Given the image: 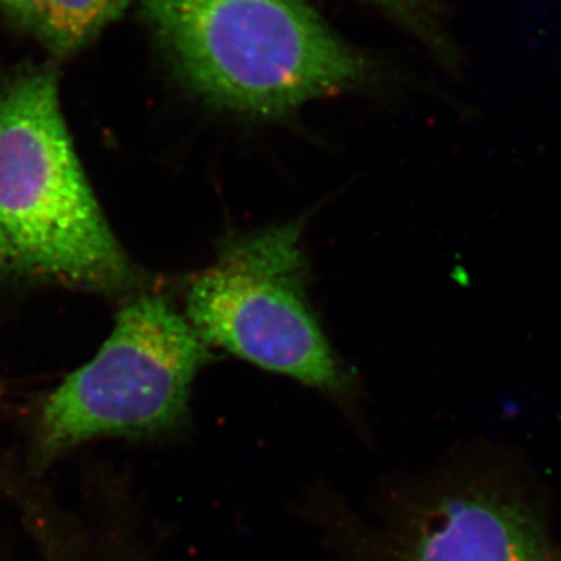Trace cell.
<instances>
[{
    "instance_id": "cell-1",
    "label": "cell",
    "mask_w": 561,
    "mask_h": 561,
    "mask_svg": "<svg viewBox=\"0 0 561 561\" xmlns=\"http://www.w3.org/2000/svg\"><path fill=\"white\" fill-rule=\"evenodd\" d=\"M180 79L239 116L278 119L378 79L308 0H139Z\"/></svg>"
},
{
    "instance_id": "cell-2",
    "label": "cell",
    "mask_w": 561,
    "mask_h": 561,
    "mask_svg": "<svg viewBox=\"0 0 561 561\" xmlns=\"http://www.w3.org/2000/svg\"><path fill=\"white\" fill-rule=\"evenodd\" d=\"M0 273L95 290L135 280L73 149L51 66L0 90Z\"/></svg>"
},
{
    "instance_id": "cell-3",
    "label": "cell",
    "mask_w": 561,
    "mask_h": 561,
    "mask_svg": "<svg viewBox=\"0 0 561 561\" xmlns=\"http://www.w3.org/2000/svg\"><path fill=\"white\" fill-rule=\"evenodd\" d=\"M208 360V343L164 298L128 302L99 353L41 404L32 467L46 470L103 438L172 434L187 419L192 383Z\"/></svg>"
},
{
    "instance_id": "cell-4",
    "label": "cell",
    "mask_w": 561,
    "mask_h": 561,
    "mask_svg": "<svg viewBox=\"0 0 561 561\" xmlns=\"http://www.w3.org/2000/svg\"><path fill=\"white\" fill-rule=\"evenodd\" d=\"M301 220L238 236L187 291V313L203 341L264 370L337 393L341 362L306 297Z\"/></svg>"
},
{
    "instance_id": "cell-5",
    "label": "cell",
    "mask_w": 561,
    "mask_h": 561,
    "mask_svg": "<svg viewBox=\"0 0 561 561\" xmlns=\"http://www.w3.org/2000/svg\"><path fill=\"white\" fill-rule=\"evenodd\" d=\"M405 561H561L537 516L497 494L467 493L443 502Z\"/></svg>"
},
{
    "instance_id": "cell-6",
    "label": "cell",
    "mask_w": 561,
    "mask_h": 561,
    "mask_svg": "<svg viewBox=\"0 0 561 561\" xmlns=\"http://www.w3.org/2000/svg\"><path fill=\"white\" fill-rule=\"evenodd\" d=\"M131 0H0V16L55 57H69L121 20Z\"/></svg>"
},
{
    "instance_id": "cell-7",
    "label": "cell",
    "mask_w": 561,
    "mask_h": 561,
    "mask_svg": "<svg viewBox=\"0 0 561 561\" xmlns=\"http://www.w3.org/2000/svg\"><path fill=\"white\" fill-rule=\"evenodd\" d=\"M389 14L391 20L408 28L438 57L451 58L453 50L443 31L440 0H365Z\"/></svg>"
},
{
    "instance_id": "cell-8",
    "label": "cell",
    "mask_w": 561,
    "mask_h": 561,
    "mask_svg": "<svg viewBox=\"0 0 561 561\" xmlns=\"http://www.w3.org/2000/svg\"><path fill=\"white\" fill-rule=\"evenodd\" d=\"M33 561H122L101 556V553L79 551V549H54L41 553Z\"/></svg>"
}]
</instances>
